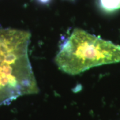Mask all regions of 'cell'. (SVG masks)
Wrapping results in <instances>:
<instances>
[{
	"mask_svg": "<svg viewBox=\"0 0 120 120\" xmlns=\"http://www.w3.org/2000/svg\"><path fill=\"white\" fill-rule=\"evenodd\" d=\"M55 60L61 71L77 75L93 67L120 62V46L75 28L61 45Z\"/></svg>",
	"mask_w": 120,
	"mask_h": 120,
	"instance_id": "1",
	"label": "cell"
},
{
	"mask_svg": "<svg viewBox=\"0 0 120 120\" xmlns=\"http://www.w3.org/2000/svg\"><path fill=\"white\" fill-rule=\"evenodd\" d=\"M101 8L107 12H112L120 9V0H100Z\"/></svg>",
	"mask_w": 120,
	"mask_h": 120,
	"instance_id": "2",
	"label": "cell"
},
{
	"mask_svg": "<svg viewBox=\"0 0 120 120\" xmlns=\"http://www.w3.org/2000/svg\"><path fill=\"white\" fill-rule=\"evenodd\" d=\"M36 1H37L39 3H40L41 4H49L51 0H36Z\"/></svg>",
	"mask_w": 120,
	"mask_h": 120,
	"instance_id": "3",
	"label": "cell"
}]
</instances>
